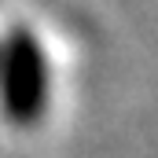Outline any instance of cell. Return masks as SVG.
Masks as SVG:
<instances>
[{
	"instance_id": "1",
	"label": "cell",
	"mask_w": 158,
	"mask_h": 158,
	"mask_svg": "<svg viewBox=\"0 0 158 158\" xmlns=\"http://www.w3.org/2000/svg\"><path fill=\"white\" fill-rule=\"evenodd\" d=\"M0 107L15 125L40 121L48 107V59L30 30H11L0 44Z\"/></svg>"
}]
</instances>
